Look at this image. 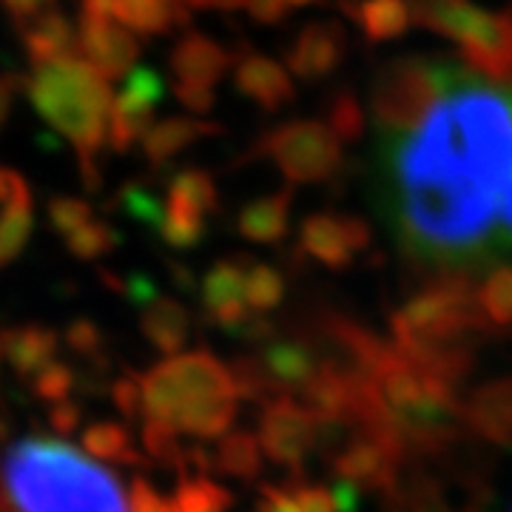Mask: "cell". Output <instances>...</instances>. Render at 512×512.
Masks as SVG:
<instances>
[{"label":"cell","mask_w":512,"mask_h":512,"mask_svg":"<svg viewBox=\"0 0 512 512\" xmlns=\"http://www.w3.org/2000/svg\"><path fill=\"white\" fill-rule=\"evenodd\" d=\"M55 330L40 328V325H20L6 328L0 333V356L9 362V367L20 379H32L43 367H49L57 356Z\"/></svg>","instance_id":"obj_19"},{"label":"cell","mask_w":512,"mask_h":512,"mask_svg":"<svg viewBox=\"0 0 512 512\" xmlns=\"http://www.w3.org/2000/svg\"><path fill=\"white\" fill-rule=\"evenodd\" d=\"M293 495H296L299 510L302 512H336L330 487H308V484H299V487H293Z\"/></svg>","instance_id":"obj_43"},{"label":"cell","mask_w":512,"mask_h":512,"mask_svg":"<svg viewBox=\"0 0 512 512\" xmlns=\"http://www.w3.org/2000/svg\"><path fill=\"white\" fill-rule=\"evenodd\" d=\"M66 345L74 353H83V356H94L103 348V330L97 328L89 319H74L69 330H66Z\"/></svg>","instance_id":"obj_40"},{"label":"cell","mask_w":512,"mask_h":512,"mask_svg":"<svg viewBox=\"0 0 512 512\" xmlns=\"http://www.w3.org/2000/svg\"><path fill=\"white\" fill-rule=\"evenodd\" d=\"M111 399L117 404V410L126 419H137L143 410V390H140V376H123L111 384Z\"/></svg>","instance_id":"obj_41"},{"label":"cell","mask_w":512,"mask_h":512,"mask_svg":"<svg viewBox=\"0 0 512 512\" xmlns=\"http://www.w3.org/2000/svg\"><path fill=\"white\" fill-rule=\"evenodd\" d=\"M77 52L109 83H114L137 66L140 40L114 15H80Z\"/></svg>","instance_id":"obj_13"},{"label":"cell","mask_w":512,"mask_h":512,"mask_svg":"<svg viewBox=\"0 0 512 512\" xmlns=\"http://www.w3.org/2000/svg\"><path fill=\"white\" fill-rule=\"evenodd\" d=\"M123 205H126L128 217L146 222L151 228L157 225L160 214H163V202L157 200L154 194L143 191V188H128V191H123Z\"/></svg>","instance_id":"obj_39"},{"label":"cell","mask_w":512,"mask_h":512,"mask_svg":"<svg viewBox=\"0 0 512 512\" xmlns=\"http://www.w3.org/2000/svg\"><path fill=\"white\" fill-rule=\"evenodd\" d=\"M26 94L46 126L77 151L86 183L97 185V154L109 140L111 83L80 52L37 63Z\"/></svg>","instance_id":"obj_4"},{"label":"cell","mask_w":512,"mask_h":512,"mask_svg":"<svg viewBox=\"0 0 512 512\" xmlns=\"http://www.w3.org/2000/svg\"><path fill=\"white\" fill-rule=\"evenodd\" d=\"M285 299V276L274 265L256 262L245 268V302L254 313L274 311Z\"/></svg>","instance_id":"obj_33"},{"label":"cell","mask_w":512,"mask_h":512,"mask_svg":"<svg viewBox=\"0 0 512 512\" xmlns=\"http://www.w3.org/2000/svg\"><path fill=\"white\" fill-rule=\"evenodd\" d=\"M458 63L441 57L404 55L379 66L370 89V109L379 134H402L419 123L427 109L447 92Z\"/></svg>","instance_id":"obj_6"},{"label":"cell","mask_w":512,"mask_h":512,"mask_svg":"<svg viewBox=\"0 0 512 512\" xmlns=\"http://www.w3.org/2000/svg\"><path fill=\"white\" fill-rule=\"evenodd\" d=\"M20 32H23V46L35 66L77 52V26L57 9H49L35 20L23 23Z\"/></svg>","instance_id":"obj_23"},{"label":"cell","mask_w":512,"mask_h":512,"mask_svg":"<svg viewBox=\"0 0 512 512\" xmlns=\"http://www.w3.org/2000/svg\"><path fill=\"white\" fill-rule=\"evenodd\" d=\"M342 6L348 9V15L362 29V35L370 43H384V40H396L402 37L413 15H410V6L407 0H342Z\"/></svg>","instance_id":"obj_25"},{"label":"cell","mask_w":512,"mask_h":512,"mask_svg":"<svg viewBox=\"0 0 512 512\" xmlns=\"http://www.w3.org/2000/svg\"><path fill=\"white\" fill-rule=\"evenodd\" d=\"M26 197H32V191H29L26 180L20 177L15 168L0 165V208H3V205H9V202L26 200Z\"/></svg>","instance_id":"obj_45"},{"label":"cell","mask_w":512,"mask_h":512,"mask_svg":"<svg viewBox=\"0 0 512 512\" xmlns=\"http://www.w3.org/2000/svg\"><path fill=\"white\" fill-rule=\"evenodd\" d=\"M259 148L293 185L325 183L342 165V143L322 120L282 123L262 137Z\"/></svg>","instance_id":"obj_7"},{"label":"cell","mask_w":512,"mask_h":512,"mask_svg":"<svg viewBox=\"0 0 512 512\" xmlns=\"http://www.w3.org/2000/svg\"><path fill=\"white\" fill-rule=\"evenodd\" d=\"M83 450L106 464H140V453L128 430L117 421H97L83 433Z\"/></svg>","instance_id":"obj_28"},{"label":"cell","mask_w":512,"mask_h":512,"mask_svg":"<svg viewBox=\"0 0 512 512\" xmlns=\"http://www.w3.org/2000/svg\"><path fill=\"white\" fill-rule=\"evenodd\" d=\"M0 439H3V421H0Z\"/></svg>","instance_id":"obj_53"},{"label":"cell","mask_w":512,"mask_h":512,"mask_svg":"<svg viewBox=\"0 0 512 512\" xmlns=\"http://www.w3.org/2000/svg\"><path fill=\"white\" fill-rule=\"evenodd\" d=\"M256 512H302L293 487H262Z\"/></svg>","instance_id":"obj_44"},{"label":"cell","mask_w":512,"mask_h":512,"mask_svg":"<svg viewBox=\"0 0 512 512\" xmlns=\"http://www.w3.org/2000/svg\"><path fill=\"white\" fill-rule=\"evenodd\" d=\"M316 430H319V421L302 404V399L274 396L262 402L256 439L262 444L265 458H271L279 467L299 470L308 461V453L316 447Z\"/></svg>","instance_id":"obj_9"},{"label":"cell","mask_w":512,"mask_h":512,"mask_svg":"<svg viewBox=\"0 0 512 512\" xmlns=\"http://www.w3.org/2000/svg\"><path fill=\"white\" fill-rule=\"evenodd\" d=\"M234 83H237V92L245 100H251L265 111L288 109L296 100L291 72L285 66H279L274 57L259 55L251 49H245L242 57H237Z\"/></svg>","instance_id":"obj_17"},{"label":"cell","mask_w":512,"mask_h":512,"mask_svg":"<svg viewBox=\"0 0 512 512\" xmlns=\"http://www.w3.org/2000/svg\"><path fill=\"white\" fill-rule=\"evenodd\" d=\"M140 328L143 336L165 356H177L191 333V316L183 305L171 296H154L140 308Z\"/></svg>","instance_id":"obj_21"},{"label":"cell","mask_w":512,"mask_h":512,"mask_svg":"<svg viewBox=\"0 0 512 512\" xmlns=\"http://www.w3.org/2000/svg\"><path fill=\"white\" fill-rule=\"evenodd\" d=\"M262 461L265 453L254 433H225L217 444V467L228 476L251 481L262 473Z\"/></svg>","instance_id":"obj_29"},{"label":"cell","mask_w":512,"mask_h":512,"mask_svg":"<svg viewBox=\"0 0 512 512\" xmlns=\"http://www.w3.org/2000/svg\"><path fill=\"white\" fill-rule=\"evenodd\" d=\"M404 458L402 447L353 430V436L333 453V470L359 490H382L387 495L402 481Z\"/></svg>","instance_id":"obj_11"},{"label":"cell","mask_w":512,"mask_h":512,"mask_svg":"<svg viewBox=\"0 0 512 512\" xmlns=\"http://www.w3.org/2000/svg\"><path fill=\"white\" fill-rule=\"evenodd\" d=\"M291 202L293 191H276L268 197L251 200L237 217V231L248 242H259V245H274L279 239H285L288 225H291Z\"/></svg>","instance_id":"obj_22"},{"label":"cell","mask_w":512,"mask_h":512,"mask_svg":"<svg viewBox=\"0 0 512 512\" xmlns=\"http://www.w3.org/2000/svg\"><path fill=\"white\" fill-rule=\"evenodd\" d=\"M165 205L208 222V217L220 208L217 183H214V177H211V174H205V171H200V168H185V171H177V174L171 177V183H168V197H165Z\"/></svg>","instance_id":"obj_26"},{"label":"cell","mask_w":512,"mask_h":512,"mask_svg":"<svg viewBox=\"0 0 512 512\" xmlns=\"http://www.w3.org/2000/svg\"><path fill=\"white\" fill-rule=\"evenodd\" d=\"M49 419H52V424H55L60 433H72L74 427H77V421H80V404L72 402V399H63V402L52 404Z\"/></svg>","instance_id":"obj_47"},{"label":"cell","mask_w":512,"mask_h":512,"mask_svg":"<svg viewBox=\"0 0 512 512\" xmlns=\"http://www.w3.org/2000/svg\"><path fill=\"white\" fill-rule=\"evenodd\" d=\"M32 231H35L32 197L9 202V205L0 208V268H6L9 262H15L23 254Z\"/></svg>","instance_id":"obj_30"},{"label":"cell","mask_w":512,"mask_h":512,"mask_svg":"<svg viewBox=\"0 0 512 512\" xmlns=\"http://www.w3.org/2000/svg\"><path fill=\"white\" fill-rule=\"evenodd\" d=\"M370 245V225L345 214H313L299 225L302 254L330 271H345Z\"/></svg>","instance_id":"obj_12"},{"label":"cell","mask_w":512,"mask_h":512,"mask_svg":"<svg viewBox=\"0 0 512 512\" xmlns=\"http://www.w3.org/2000/svg\"><path fill=\"white\" fill-rule=\"evenodd\" d=\"M473 274L441 271L390 313V342L407 356L470 348V336L490 325L478 308Z\"/></svg>","instance_id":"obj_5"},{"label":"cell","mask_w":512,"mask_h":512,"mask_svg":"<svg viewBox=\"0 0 512 512\" xmlns=\"http://www.w3.org/2000/svg\"><path fill=\"white\" fill-rule=\"evenodd\" d=\"M467 430L498 447H512V376L478 384L464 399Z\"/></svg>","instance_id":"obj_18"},{"label":"cell","mask_w":512,"mask_h":512,"mask_svg":"<svg viewBox=\"0 0 512 512\" xmlns=\"http://www.w3.org/2000/svg\"><path fill=\"white\" fill-rule=\"evenodd\" d=\"M63 242H66V248H69L77 259H83V262H97V259L109 256L111 251L120 245V231H117L111 222L92 217L83 228H77L72 237H66Z\"/></svg>","instance_id":"obj_34"},{"label":"cell","mask_w":512,"mask_h":512,"mask_svg":"<svg viewBox=\"0 0 512 512\" xmlns=\"http://www.w3.org/2000/svg\"><path fill=\"white\" fill-rule=\"evenodd\" d=\"M0 3H3V9L12 15V20H15L18 26L35 20L37 15H43V12H49V9H55L52 0H0Z\"/></svg>","instance_id":"obj_46"},{"label":"cell","mask_w":512,"mask_h":512,"mask_svg":"<svg viewBox=\"0 0 512 512\" xmlns=\"http://www.w3.org/2000/svg\"><path fill=\"white\" fill-rule=\"evenodd\" d=\"M77 384V376L69 365H60V362H52L49 367H43L37 376H32V390L40 402L57 404L63 399H72V390Z\"/></svg>","instance_id":"obj_37"},{"label":"cell","mask_w":512,"mask_h":512,"mask_svg":"<svg viewBox=\"0 0 512 512\" xmlns=\"http://www.w3.org/2000/svg\"><path fill=\"white\" fill-rule=\"evenodd\" d=\"M382 205L402 251L476 274L512 256V86L458 69L402 134H379Z\"/></svg>","instance_id":"obj_1"},{"label":"cell","mask_w":512,"mask_h":512,"mask_svg":"<svg viewBox=\"0 0 512 512\" xmlns=\"http://www.w3.org/2000/svg\"><path fill=\"white\" fill-rule=\"evenodd\" d=\"M200 299L205 316L222 330L239 333L254 319V311L245 302V268L234 259H222L208 268L202 276Z\"/></svg>","instance_id":"obj_16"},{"label":"cell","mask_w":512,"mask_h":512,"mask_svg":"<svg viewBox=\"0 0 512 512\" xmlns=\"http://www.w3.org/2000/svg\"><path fill=\"white\" fill-rule=\"evenodd\" d=\"M387 510L390 512H456L450 501L441 493L439 481L427 473L402 476L399 487L387 493Z\"/></svg>","instance_id":"obj_27"},{"label":"cell","mask_w":512,"mask_h":512,"mask_svg":"<svg viewBox=\"0 0 512 512\" xmlns=\"http://www.w3.org/2000/svg\"><path fill=\"white\" fill-rule=\"evenodd\" d=\"M0 512H12V510H9V504H6L3 498H0Z\"/></svg>","instance_id":"obj_52"},{"label":"cell","mask_w":512,"mask_h":512,"mask_svg":"<svg viewBox=\"0 0 512 512\" xmlns=\"http://www.w3.org/2000/svg\"><path fill=\"white\" fill-rule=\"evenodd\" d=\"M333 493V504H336V512H356L359 510V498L365 490H359L356 484H350L345 478L336 481V487L330 490Z\"/></svg>","instance_id":"obj_48"},{"label":"cell","mask_w":512,"mask_h":512,"mask_svg":"<svg viewBox=\"0 0 512 512\" xmlns=\"http://www.w3.org/2000/svg\"><path fill=\"white\" fill-rule=\"evenodd\" d=\"M188 9H211V12H237L245 0H185Z\"/></svg>","instance_id":"obj_50"},{"label":"cell","mask_w":512,"mask_h":512,"mask_svg":"<svg viewBox=\"0 0 512 512\" xmlns=\"http://www.w3.org/2000/svg\"><path fill=\"white\" fill-rule=\"evenodd\" d=\"M348 52V35L336 20L308 23L285 49L288 72L305 83H319L336 72Z\"/></svg>","instance_id":"obj_15"},{"label":"cell","mask_w":512,"mask_h":512,"mask_svg":"<svg viewBox=\"0 0 512 512\" xmlns=\"http://www.w3.org/2000/svg\"><path fill=\"white\" fill-rule=\"evenodd\" d=\"M92 217V205L80 200V197H55V200H49V225L63 239L72 237L74 231L83 228Z\"/></svg>","instance_id":"obj_38"},{"label":"cell","mask_w":512,"mask_h":512,"mask_svg":"<svg viewBox=\"0 0 512 512\" xmlns=\"http://www.w3.org/2000/svg\"><path fill=\"white\" fill-rule=\"evenodd\" d=\"M165 94L168 89L160 74L146 66H134L123 77V89L111 97L106 146L117 154H126L137 146L148 126L157 120V109L165 100Z\"/></svg>","instance_id":"obj_10"},{"label":"cell","mask_w":512,"mask_h":512,"mask_svg":"<svg viewBox=\"0 0 512 512\" xmlns=\"http://www.w3.org/2000/svg\"><path fill=\"white\" fill-rule=\"evenodd\" d=\"M0 498L12 512H131L109 467L66 441L20 439L0 458Z\"/></svg>","instance_id":"obj_2"},{"label":"cell","mask_w":512,"mask_h":512,"mask_svg":"<svg viewBox=\"0 0 512 512\" xmlns=\"http://www.w3.org/2000/svg\"><path fill=\"white\" fill-rule=\"evenodd\" d=\"M245 9L256 23H265V26H276L291 15L288 0H245Z\"/></svg>","instance_id":"obj_42"},{"label":"cell","mask_w":512,"mask_h":512,"mask_svg":"<svg viewBox=\"0 0 512 512\" xmlns=\"http://www.w3.org/2000/svg\"><path fill=\"white\" fill-rule=\"evenodd\" d=\"M140 390L143 421L177 436L222 439L237 419L234 373L208 350L168 356L140 376Z\"/></svg>","instance_id":"obj_3"},{"label":"cell","mask_w":512,"mask_h":512,"mask_svg":"<svg viewBox=\"0 0 512 512\" xmlns=\"http://www.w3.org/2000/svg\"><path fill=\"white\" fill-rule=\"evenodd\" d=\"M154 231L160 234L165 245H171L174 251H191L197 248L205 237V220L200 217H191L185 211H177V208H168L163 202V214L154 225Z\"/></svg>","instance_id":"obj_36"},{"label":"cell","mask_w":512,"mask_h":512,"mask_svg":"<svg viewBox=\"0 0 512 512\" xmlns=\"http://www.w3.org/2000/svg\"><path fill=\"white\" fill-rule=\"evenodd\" d=\"M476 296L490 328H512V265H495L478 285Z\"/></svg>","instance_id":"obj_31"},{"label":"cell","mask_w":512,"mask_h":512,"mask_svg":"<svg viewBox=\"0 0 512 512\" xmlns=\"http://www.w3.org/2000/svg\"><path fill=\"white\" fill-rule=\"evenodd\" d=\"M214 134H217L214 123H205L197 117H188V114H177V117L154 120L143 134L140 148H143L146 160H151L154 165H165L174 157H180L185 148L197 146L200 140L214 137Z\"/></svg>","instance_id":"obj_20"},{"label":"cell","mask_w":512,"mask_h":512,"mask_svg":"<svg viewBox=\"0 0 512 512\" xmlns=\"http://www.w3.org/2000/svg\"><path fill=\"white\" fill-rule=\"evenodd\" d=\"M174 512H228L231 493L211 478H183L171 498Z\"/></svg>","instance_id":"obj_32"},{"label":"cell","mask_w":512,"mask_h":512,"mask_svg":"<svg viewBox=\"0 0 512 512\" xmlns=\"http://www.w3.org/2000/svg\"><path fill=\"white\" fill-rule=\"evenodd\" d=\"M259 367V376L274 396H302V390L311 384L319 370L322 356H316L305 339L293 336H279L276 333L271 342L259 348L254 359Z\"/></svg>","instance_id":"obj_14"},{"label":"cell","mask_w":512,"mask_h":512,"mask_svg":"<svg viewBox=\"0 0 512 512\" xmlns=\"http://www.w3.org/2000/svg\"><path fill=\"white\" fill-rule=\"evenodd\" d=\"M171 89L174 97L180 100L194 114H208L217 103V86L231 69V55L225 52L214 37L191 32L177 40L171 49Z\"/></svg>","instance_id":"obj_8"},{"label":"cell","mask_w":512,"mask_h":512,"mask_svg":"<svg viewBox=\"0 0 512 512\" xmlns=\"http://www.w3.org/2000/svg\"><path fill=\"white\" fill-rule=\"evenodd\" d=\"M185 0H114L111 15L134 35H165L188 20Z\"/></svg>","instance_id":"obj_24"},{"label":"cell","mask_w":512,"mask_h":512,"mask_svg":"<svg viewBox=\"0 0 512 512\" xmlns=\"http://www.w3.org/2000/svg\"><path fill=\"white\" fill-rule=\"evenodd\" d=\"M291 6H311V3H316V0H288Z\"/></svg>","instance_id":"obj_51"},{"label":"cell","mask_w":512,"mask_h":512,"mask_svg":"<svg viewBox=\"0 0 512 512\" xmlns=\"http://www.w3.org/2000/svg\"><path fill=\"white\" fill-rule=\"evenodd\" d=\"M15 80L12 77H0V128L9 123L12 109H15Z\"/></svg>","instance_id":"obj_49"},{"label":"cell","mask_w":512,"mask_h":512,"mask_svg":"<svg viewBox=\"0 0 512 512\" xmlns=\"http://www.w3.org/2000/svg\"><path fill=\"white\" fill-rule=\"evenodd\" d=\"M325 126L333 131L339 143H356L365 134V111L353 92H336L325 109Z\"/></svg>","instance_id":"obj_35"}]
</instances>
